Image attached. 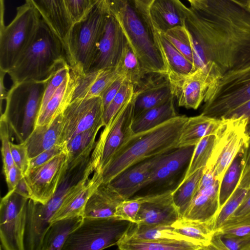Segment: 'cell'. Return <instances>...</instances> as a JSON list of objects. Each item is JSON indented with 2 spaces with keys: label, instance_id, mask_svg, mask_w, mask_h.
Wrapping results in <instances>:
<instances>
[{
  "label": "cell",
  "instance_id": "cell-39",
  "mask_svg": "<svg viewBox=\"0 0 250 250\" xmlns=\"http://www.w3.org/2000/svg\"><path fill=\"white\" fill-rule=\"evenodd\" d=\"M243 152L238 153L235 157L220 181L219 189L218 211L238 186L242 170Z\"/></svg>",
  "mask_w": 250,
  "mask_h": 250
},
{
  "label": "cell",
  "instance_id": "cell-49",
  "mask_svg": "<svg viewBox=\"0 0 250 250\" xmlns=\"http://www.w3.org/2000/svg\"><path fill=\"white\" fill-rule=\"evenodd\" d=\"M10 146L14 164L24 176L29 169L30 164V158L25 144L24 143L15 144L11 142Z\"/></svg>",
  "mask_w": 250,
  "mask_h": 250
},
{
  "label": "cell",
  "instance_id": "cell-23",
  "mask_svg": "<svg viewBox=\"0 0 250 250\" xmlns=\"http://www.w3.org/2000/svg\"><path fill=\"white\" fill-rule=\"evenodd\" d=\"M64 42L73 24L63 0H25Z\"/></svg>",
  "mask_w": 250,
  "mask_h": 250
},
{
  "label": "cell",
  "instance_id": "cell-10",
  "mask_svg": "<svg viewBox=\"0 0 250 250\" xmlns=\"http://www.w3.org/2000/svg\"><path fill=\"white\" fill-rule=\"evenodd\" d=\"M135 92L112 121L104 127L91 154L90 164L93 171L102 172L116 153L134 134L132 124L134 118Z\"/></svg>",
  "mask_w": 250,
  "mask_h": 250
},
{
  "label": "cell",
  "instance_id": "cell-24",
  "mask_svg": "<svg viewBox=\"0 0 250 250\" xmlns=\"http://www.w3.org/2000/svg\"><path fill=\"white\" fill-rule=\"evenodd\" d=\"M123 200L109 183L102 182L88 199L83 216L89 218L114 217L117 206Z\"/></svg>",
  "mask_w": 250,
  "mask_h": 250
},
{
  "label": "cell",
  "instance_id": "cell-29",
  "mask_svg": "<svg viewBox=\"0 0 250 250\" xmlns=\"http://www.w3.org/2000/svg\"><path fill=\"white\" fill-rule=\"evenodd\" d=\"M223 119H217L201 113L188 118L179 140L178 147L196 146L204 136L216 133Z\"/></svg>",
  "mask_w": 250,
  "mask_h": 250
},
{
  "label": "cell",
  "instance_id": "cell-27",
  "mask_svg": "<svg viewBox=\"0 0 250 250\" xmlns=\"http://www.w3.org/2000/svg\"><path fill=\"white\" fill-rule=\"evenodd\" d=\"M119 75L116 66L90 71L79 77L72 101L100 96L108 85Z\"/></svg>",
  "mask_w": 250,
  "mask_h": 250
},
{
  "label": "cell",
  "instance_id": "cell-18",
  "mask_svg": "<svg viewBox=\"0 0 250 250\" xmlns=\"http://www.w3.org/2000/svg\"><path fill=\"white\" fill-rule=\"evenodd\" d=\"M173 190L143 195L136 217L137 224L171 225L181 217L172 197Z\"/></svg>",
  "mask_w": 250,
  "mask_h": 250
},
{
  "label": "cell",
  "instance_id": "cell-1",
  "mask_svg": "<svg viewBox=\"0 0 250 250\" xmlns=\"http://www.w3.org/2000/svg\"><path fill=\"white\" fill-rule=\"evenodd\" d=\"M185 26L192 46L204 52L217 72V62L250 65V9L231 0H205L198 9L189 7Z\"/></svg>",
  "mask_w": 250,
  "mask_h": 250
},
{
  "label": "cell",
  "instance_id": "cell-61",
  "mask_svg": "<svg viewBox=\"0 0 250 250\" xmlns=\"http://www.w3.org/2000/svg\"><path fill=\"white\" fill-rule=\"evenodd\" d=\"M190 4L191 8L198 9L201 7L205 3V0H187Z\"/></svg>",
  "mask_w": 250,
  "mask_h": 250
},
{
  "label": "cell",
  "instance_id": "cell-2",
  "mask_svg": "<svg viewBox=\"0 0 250 250\" xmlns=\"http://www.w3.org/2000/svg\"><path fill=\"white\" fill-rule=\"evenodd\" d=\"M188 118L177 115L151 129L134 133L102 171L103 183H109L126 169L144 160L178 147Z\"/></svg>",
  "mask_w": 250,
  "mask_h": 250
},
{
  "label": "cell",
  "instance_id": "cell-7",
  "mask_svg": "<svg viewBox=\"0 0 250 250\" xmlns=\"http://www.w3.org/2000/svg\"><path fill=\"white\" fill-rule=\"evenodd\" d=\"M41 19L26 2L17 8L9 24L0 23V70L7 74L16 65L32 43Z\"/></svg>",
  "mask_w": 250,
  "mask_h": 250
},
{
  "label": "cell",
  "instance_id": "cell-13",
  "mask_svg": "<svg viewBox=\"0 0 250 250\" xmlns=\"http://www.w3.org/2000/svg\"><path fill=\"white\" fill-rule=\"evenodd\" d=\"M104 107L100 96L72 101L62 112L61 145L91 128L104 126Z\"/></svg>",
  "mask_w": 250,
  "mask_h": 250
},
{
  "label": "cell",
  "instance_id": "cell-16",
  "mask_svg": "<svg viewBox=\"0 0 250 250\" xmlns=\"http://www.w3.org/2000/svg\"><path fill=\"white\" fill-rule=\"evenodd\" d=\"M127 44L121 25L109 10L104 30L89 72L116 67Z\"/></svg>",
  "mask_w": 250,
  "mask_h": 250
},
{
  "label": "cell",
  "instance_id": "cell-64",
  "mask_svg": "<svg viewBox=\"0 0 250 250\" xmlns=\"http://www.w3.org/2000/svg\"><path fill=\"white\" fill-rule=\"evenodd\" d=\"M249 9H250V6H249Z\"/></svg>",
  "mask_w": 250,
  "mask_h": 250
},
{
  "label": "cell",
  "instance_id": "cell-40",
  "mask_svg": "<svg viewBox=\"0 0 250 250\" xmlns=\"http://www.w3.org/2000/svg\"><path fill=\"white\" fill-rule=\"evenodd\" d=\"M218 131L204 136L196 144L184 179L197 170L206 167L211 155Z\"/></svg>",
  "mask_w": 250,
  "mask_h": 250
},
{
  "label": "cell",
  "instance_id": "cell-48",
  "mask_svg": "<svg viewBox=\"0 0 250 250\" xmlns=\"http://www.w3.org/2000/svg\"><path fill=\"white\" fill-rule=\"evenodd\" d=\"M73 23L81 20L91 7L94 0H63Z\"/></svg>",
  "mask_w": 250,
  "mask_h": 250
},
{
  "label": "cell",
  "instance_id": "cell-19",
  "mask_svg": "<svg viewBox=\"0 0 250 250\" xmlns=\"http://www.w3.org/2000/svg\"><path fill=\"white\" fill-rule=\"evenodd\" d=\"M163 154L128 167L108 183L124 199L131 198L145 187Z\"/></svg>",
  "mask_w": 250,
  "mask_h": 250
},
{
  "label": "cell",
  "instance_id": "cell-28",
  "mask_svg": "<svg viewBox=\"0 0 250 250\" xmlns=\"http://www.w3.org/2000/svg\"><path fill=\"white\" fill-rule=\"evenodd\" d=\"M220 181L197 190L183 217L205 221L214 217L219 210Z\"/></svg>",
  "mask_w": 250,
  "mask_h": 250
},
{
  "label": "cell",
  "instance_id": "cell-58",
  "mask_svg": "<svg viewBox=\"0 0 250 250\" xmlns=\"http://www.w3.org/2000/svg\"><path fill=\"white\" fill-rule=\"evenodd\" d=\"M138 9L147 19L149 20V9L155 0H132Z\"/></svg>",
  "mask_w": 250,
  "mask_h": 250
},
{
  "label": "cell",
  "instance_id": "cell-52",
  "mask_svg": "<svg viewBox=\"0 0 250 250\" xmlns=\"http://www.w3.org/2000/svg\"><path fill=\"white\" fill-rule=\"evenodd\" d=\"M125 78L121 76H118L104 90L100 97H101L104 109L109 104L119 91Z\"/></svg>",
  "mask_w": 250,
  "mask_h": 250
},
{
  "label": "cell",
  "instance_id": "cell-38",
  "mask_svg": "<svg viewBox=\"0 0 250 250\" xmlns=\"http://www.w3.org/2000/svg\"><path fill=\"white\" fill-rule=\"evenodd\" d=\"M205 167L197 170L184 179L173 190V199L181 217L184 215L196 193Z\"/></svg>",
  "mask_w": 250,
  "mask_h": 250
},
{
  "label": "cell",
  "instance_id": "cell-35",
  "mask_svg": "<svg viewBox=\"0 0 250 250\" xmlns=\"http://www.w3.org/2000/svg\"><path fill=\"white\" fill-rule=\"evenodd\" d=\"M175 97L166 103L150 108L133 118L132 130L136 133L151 129L177 116Z\"/></svg>",
  "mask_w": 250,
  "mask_h": 250
},
{
  "label": "cell",
  "instance_id": "cell-51",
  "mask_svg": "<svg viewBox=\"0 0 250 250\" xmlns=\"http://www.w3.org/2000/svg\"><path fill=\"white\" fill-rule=\"evenodd\" d=\"M242 170L237 187L250 188V138L242 153Z\"/></svg>",
  "mask_w": 250,
  "mask_h": 250
},
{
  "label": "cell",
  "instance_id": "cell-41",
  "mask_svg": "<svg viewBox=\"0 0 250 250\" xmlns=\"http://www.w3.org/2000/svg\"><path fill=\"white\" fill-rule=\"evenodd\" d=\"M207 250H250V235L233 236L215 231Z\"/></svg>",
  "mask_w": 250,
  "mask_h": 250
},
{
  "label": "cell",
  "instance_id": "cell-20",
  "mask_svg": "<svg viewBox=\"0 0 250 250\" xmlns=\"http://www.w3.org/2000/svg\"><path fill=\"white\" fill-rule=\"evenodd\" d=\"M250 100V79L220 91L206 101L202 113L221 119Z\"/></svg>",
  "mask_w": 250,
  "mask_h": 250
},
{
  "label": "cell",
  "instance_id": "cell-4",
  "mask_svg": "<svg viewBox=\"0 0 250 250\" xmlns=\"http://www.w3.org/2000/svg\"><path fill=\"white\" fill-rule=\"evenodd\" d=\"M105 1L145 70L150 74L167 75L150 20L138 9L132 0Z\"/></svg>",
  "mask_w": 250,
  "mask_h": 250
},
{
  "label": "cell",
  "instance_id": "cell-17",
  "mask_svg": "<svg viewBox=\"0 0 250 250\" xmlns=\"http://www.w3.org/2000/svg\"><path fill=\"white\" fill-rule=\"evenodd\" d=\"M179 106L197 109L211 84L209 77L201 69L186 75H167Z\"/></svg>",
  "mask_w": 250,
  "mask_h": 250
},
{
  "label": "cell",
  "instance_id": "cell-5",
  "mask_svg": "<svg viewBox=\"0 0 250 250\" xmlns=\"http://www.w3.org/2000/svg\"><path fill=\"white\" fill-rule=\"evenodd\" d=\"M109 12L105 0H94L86 14L73 23L64 42L66 58L71 70L80 77L93 63Z\"/></svg>",
  "mask_w": 250,
  "mask_h": 250
},
{
  "label": "cell",
  "instance_id": "cell-9",
  "mask_svg": "<svg viewBox=\"0 0 250 250\" xmlns=\"http://www.w3.org/2000/svg\"><path fill=\"white\" fill-rule=\"evenodd\" d=\"M132 224L115 216L84 217L80 227L69 235L62 250H100L117 246Z\"/></svg>",
  "mask_w": 250,
  "mask_h": 250
},
{
  "label": "cell",
  "instance_id": "cell-22",
  "mask_svg": "<svg viewBox=\"0 0 250 250\" xmlns=\"http://www.w3.org/2000/svg\"><path fill=\"white\" fill-rule=\"evenodd\" d=\"M135 94L134 118L174 97L167 76L164 75L154 76Z\"/></svg>",
  "mask_w": 250,
  "mask_h": 250
},
{
  "label": "cell",
  "instance_id": "cell-32",
  "mask_svg": "<svg viewBox=\"0 0 250 250\" xmlns=\"http://www.w3.org/2000/svg\"><path fill=\"white\" fill-rule=\"evenodd\" d=\"M102 126L91 128L72 138L65 145L68 169H73L89 160L95 147L97 134Z\"/></svg>",
  "mask_w": 250,
  "mask_h": 250
},
{
  "label": "cell",
  "instance_id": "cell-12",
  "mask_svg": "<svg viewBox=\"0 0 250 250\" xmlns=\"http://www.w3.org/2000/svg\"><path fill=\"white\" fill-rule=\"evenodd\" d=\"M29 199L8 191L0 205V238L4 250H24Z\"/></svg>",
  "mask_w": 250,
  "mask_h": 250
},
{
  "label": "cell",
  "instance_id": "cell-11",
  "mask_svg": "<svg viewBox=\"0 0 250 250\" xmlns=\"http://www.w3.org/2000/svg\"><path fill=\"white\" fill-rule=\"evenodd\" d=\"M223 119L206 166L213 169L215 178L220 181L235 157L243 151L250 138L247 132L248 119L243 117Z\"/></svg>",
  "mask_w": 250,
  "mask_h": 250
},
{
  "label": "cell",
  "instance_id": "cell-3",
  "mask_svg": "<svg viewBox=\"0 0 250 250\" xmlns=\"http://www.w3.org/2000/svg\"><path fill=\"white\" fill-rule=\"evenodd\" d=\"M66 63L63 42L41 19L32 43L7 74L13 84L46 80Z\"/></svg>",
  "mask_w": 250,
  "mask_h": 250
},
{
  "label": "cell",
  "instance_id": "cell-8",
  "mask_svg": "<svg viewBox=\"0 0 250 250\" xmlns=\"http://www.w3.org/2000/svg\"><path fill=\"white\" fill-rule=\"evenodd\" d=\"M88 161L73 169H68L58 189L51 199L43 204L29 199L25 230L26 249L41 250L46 232L50 227L49 221L61 206L73 186L84 176Z\"/></svg>",
  "mask_w": 250,
  "mask_h": 250
},
{
  "label": "cell",
  "instance_id": "cell-36",
  "mask_svg": "<svg viewBox=\"0 0 250 250\" xmlns=\"http://www.w3.org/2000/svg\"><path fill=\"white\" fill-rule=\"evenodd\" d=\"M124 238L146 240H180L197 245L188 237L175 232L171 225H144L132 223Z\"/></svg>",
  "mask_w": 250,
  "mask_h": 250
},
{
  "label": "cell",
  "instance_id": "cell-62",
  "mask_svg": "<svg viewBox=\"0 0 250 250\" xmlns=\"http://www.w3.org/2000/svg\"><path fill=\"white\" fill-rule=\"evenodd\" d=\"M238 5L245 8H249L250 5V0H231Z\"/></svg>",
  "mask_w": 250,
  "mask_h": 250
},
{
  "label": "cell",
  "instance_id": "cell-57",
  "mask_svg": "<svg viewBox=\"0 0 250 250\" xmlns=\"http://www.w3.org/2000/svg\"><path fill=\"white\" fill-rule=\"evenodd\" d=\"M250 212V188L242 202L232 215L238 216Z\"/></svg>",
  "mask_w": 250,
  "mask_h": 250
},
{
  "label": "cell",
  "instance_id": "cell-6",
  "mask_svg": "<svg viewBox=\"0 0 250 250\" xmlns=\"http://www.w3.org/2000/svg\"><path fill=\"white\" fill-rule=\"evenodd\" d=\"M49 79L25 81L13 84L8 91L5 110L0 117L19 143H24L36 127Z\"/></svg>",
  "mask_w": 250,
  "mask_h": 250
},
{
  "label": "cell",
  "instance_id": "cell-60",
  "mask_svg": "<svg viewBox=\"0 0 250 250\" xmlns=\"http://www.w3.org/2000/svg\"><path fill=\"white\" fill-rule=\"evenodd\" d=\"M6 73L0 70V115L2 114V101L3 100H5L7 97L8 91L6 90V87H5L4 79V76Z\"/></svg>",
  "mask_w": 250,
  "mask_h": 250
},
{
  "label": "cell",
  "instance_id": "cell-14",
  "mask_svg": "<svg viewBox=\"0 0 250 250\" xmlns=\"http://www.w3.org/2000/svg\"><path fill=\"white\" fill-rule=\"evenodd\" d=\"M68 167V158L65 152L28 170L24 177L29 188L30 199L46 204L56 193Z\"/></svg>",
  "mask_w": 250,
  "mask_h": 250
},
{
  "label": "cell",
  "instance_id": "cell-34",
  "mask_svg": "<svg viewBox=\"0 0 250 250\" xmlns=\"http://www.w3.org/2000/svg\"><path fill=\"white\" fill-rule=\"evenodd\" d=\"M83 219V215H79L52 223L45 234L41 250H62L69 235L80 227Z\"/></svg>",
  "mask_w": 250,
  "mask_h": 250
},
{
  "label": "cell",
  "instance_id": "cell-30",
  "mask_svg": "<svg viewBox=\"0 0 250 250\" xmlns=\"http://www.w3.org/2000/svg\"><path fill=\"white\" fill-rule=\"evenodd\" d=\"M153 28V27H152ZM154 38L167 71V75H186L192 71L193 63L164 36L153 28Z\"/></svg>",
  "mask_w": 250,
  "mask_h": 250
},
{
  "label": "cell",
  "instance_id": "cell-63",
  "mask_svg": "<svg viewBox=\"0 0 250 250\" xmlns=\"http://www.w3.org/2000/svg\"><path fill=\"white\" fill-rule=\"evenodd\" d=\"M247 132L250 137V123H249L247 125Z\"/></svg>",
  "mask_w": 250,
  "mask_h": 250
},
{
  "label": "cell",
  "instance_id": "cell-26",
  "mask_svg": "<svg viewBox=\"0 0 250 250\" xmlns=\"http://www.w3.org/2000/svg\"><path fill=\"white\" fill-rule=\"evenodd\" d=\"M79 77L71 70L44 109L40 112L36 125L49 124L60 114L62 113L72 101L73 92Z\"/></svg>",
  "mask_w": 250,
  "mask_h": 250
},
{
  "label": "cell",
  "instance_id": "cell-47",
  "mask_svg": "<svg viewBox=\"0 0 250 250\" xmlns=\"http://www.w3.org/2000/svg\"><path fill=\"white\" fill-rule=\"evenodd\" d=\"M71 70L69 64L66 63L59 67L50 78L44 92L40 112L44 109L49 100L61 85Z\"/></svg>",
  "mask_w": 250,
  "mask_h": 250
},
{
  "label": "cell",
  "instance_id": "cell-43",
  "mask_svg": "<svg viewBox=\"0 0 250 250\" xmlns=\"http://www.w3.org/2000/svg\"><path fill=\"white\" fill-rule=\"evenodd\" d=\"M162 34L180 53L193 63L191 39L185 25L175 27Z\"/></svg>",
  "mask_w": 250,
  "mask_h": 250
},
{
  "label": "cell",
  "instance_id": "cell-31",
  "mask_svg": "<svg viewBox=\"0 0 250 250\" xmlns=\"http://www.w3.org/2000/svg\"><path fill=\"white\" fill-rule=\"evenodd\" d=\"M214 219L202 221L181 217L171 226L175 232L188 237L202 250H207L214 232Z\"/></svg>",
  "mask_w": 250,
  "mask_h": 250
},
{
  "label": "cell",
  "instance_id": "cell-46",
  "mask_svg": "<svg viewBox=\"0 0 250 250\" xmlns=\"http://www.w3.org/2000/svg\"><path fill=\"white\" fill-rule=\"evenodd\" d=\"M11 134L8 124L5 119L0 118V138L1 142V156L3 163V172L5 174L14 166L11 146Z\"/></svg>",
  "mask_w": 250,
  "mask_h": 250
},
{
  "label": "cell",
  "instance_id": "cell-15",
  "mask_svg": "<svg viewBox=\"0 0 250 250\" xmlns=\"http://www.w3.org/2000/svg\"><path fill=\"white\" fill-rule=\"evenodd\" d=\"M102 182V172L98 170L94 171L89 161L83 177L73 186L62 201L59 208L51 218L50 226L61 219L83 215L88 199Z\"/></svg>",
  "mask_w": 250,
  "mask_h": 250
},
{
  "label": "cell",
  "instance_id": "cell-33",
  "mask_svg": "<svg viewBox=\"0 0 250 250\" xmlns=\"http://www.w3.org/2000/svg\"><path fill=\"white\" fill-rule=\"evenodd\" d=\"M116 67L119 74L133 84L135 91L157 75L148 74L145 70L128 42Z\"/></svg>",
  "mask_w": 250,
  "mask_h": 250
},
{
  "label": "cell",
  "instance_id": "cell-45",
  "mask_svg": "<svg viewBox=\"0 0 250 250\" xmlns=\"http://www.w3.org/2000/svg\"><path fill=\"white\" fill-rule=\"evenodd\" d=\"M143 201V196L123 200L117 206L115 216L136 223V217Z\"/></svg>",
  "mask_w": 250,
  "mask_h": 250
},
{
  "label": "cell",
  "instance_id": "cell-25",
  "mask_svg": "<svg viewBox=\"0 0 250 250\" xmlns=\"http://www.w3.org/2000/svg\"><path fill=\"white\" fill-rule=\"evenodd\" d=\"M62 113L51 123L36 125L33 132L24 142L29 158L31 159L55 146L61 145Z\"/></svg>",
  "mask_w": 250,
  "mask_h": 250
},
{
  "label": "cell",
  "instance_id": "cell-56",
  "mask_svg": "<svg viewBox=\"0 0 250 250\" xmlns=\"http://www.w3.org/2000/svg\"><path fill=\"white\" fill-rule=\"evenodd\" d=\"M216 231L233 236L250 235V224L228 228L223 229H218Z\"/></svg>",
  "mask_w": 250,
  "mask_h": 250
},
{
  "label": "cell",
  "instance_id": "cell-42",
  "mask_svg": "<svg viewBox=\"0 0 250 250\" xmlns=\"http://www.w3.org/2000/svg\"><path fill=\"white\" fill-rule=\"evenodd\" d=\"M134 92L133 84L125 79L117 94L104 110L103 121L104 126L112 121L124 105L133 96Z\"/></svg>",
  "mask_w": 250,
  "mask_h": 250
},
{
  "label": "cell",
  "instance_id": "cell-37",
  "mask_svg": "<svg viewBox=\"0 0 250 250\" xmlns=\"http://www.w3.org/2000/svg\"><path fill=\"white\" fill-rule=\"evenodd\" d=\"M120 250H199L193 243L174 240H138L124 238L117 245Z\"/></svg>",
  "mask_w": 250,
  "mask_h": 250
},
{
  "label": "cell",
  "instance_id": "cell-55",
  "mask_svg": "<svg viewBox=\"0 0 250 250\" xmlns=\"http://www.w3.org/2000/svg\"><path fill=\"white\" fill-rule=\"evenodd\" d=\"M240 117L245 118L250 123V100L238 107L229 113L225 119H237Z\"/></svg>",
  "mask_w": 250,
  "mask_h": 250
},
{
  "label": "cell",
  "instance_id": "cell-59",
  "mask_svg": "<svg viewBox=\"0 0 250 250\" xmlns=\"http://www.w3.org/2000/svg\"><path fill=\"white\" fill-rule=\"evenodd\" d=\"M14 191L20 195L30 199V192L28 185L23 176L17 185Z\"/></svg>",
  "mask_w": 250,
  "mask_h": 250
},
{
  "label": "cell",
  "instance_id": "cell-44",
  "mask_svg": "<svg viewBox=\"0 0 250 250\" xmlns=\"http://www.w3.org/2000/svg\"><path fill=\"white\" fill-rule=\"evenodd\" d=\"M249 189L237 187L235 190L215 216L214 231L220 228L239 206Z\"/></svg>",
  "mask_w": 250,
  "mask_h": 250
},
{
  "label": "cell",
  "instance_id": "cell-54",
  "mask_svg": "<svg viewBox=\"0 0 250 250\" xmlns=\"http://www.w3.org/2000/svg\"><path fill=\"white\" fill-rule=\"evenodd\" d=\"M249 224H250V212L238 216L231 215L224 222L218 229Z\"/></svg>",
  "mask_w": 250,
  "mask_h": 250
},
{
  "label": "cell",
  "instance_id": "cell-50",
  "mask_svg": "<svg viewBox=\"0 0 250 250\" xmlns=\"http://www.w3.org/2000/svg\"><path fill=\"white\" fill-rule=\"evenodd\" d=\"M66 152L65 146L57 145L30 159L28 170L41 166L54 157Z\"/></svg>",
  "mask_w": 250,
  "mask_h": 250
},
{
  "label": "cell",
  "instance_id": "cell-53",
  "mask_svg": "<svg viewBox=\"0 0 250 250\" xmlns=\"http://www.w3.org/2000/svg\"><path fill=\"white\" fill-rule=\"evenodd\" d=\"M8 191L14 190L20 180L24 176L22 171L15 165L5 174Z\"/></svg>",
  "mask_w": 250,
  "mask_h": 250
},
{
  "label": "cell",
  "instance_id": "cell-21",
  "mask_svg": "<svg viewBox=\"0 0 250 250\" xmlns=\"http://www.w3.org/2000/svg\"><path fill=\"white\" fill-rule=\"evenodd\" d=\"M188 9L180 0H155L149 9V19L154 30L165 33L185 26Z\"/></svg>",
  "mask_w": 250,
  "mask_h": 250
}]
</instances>
